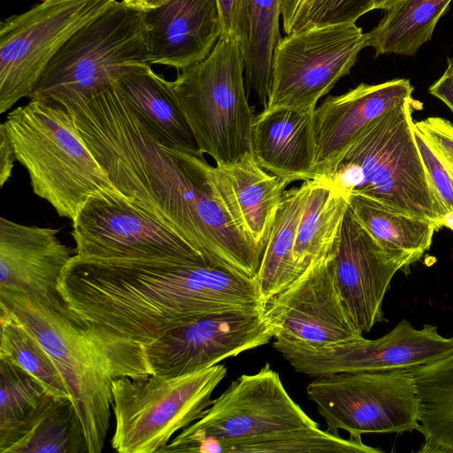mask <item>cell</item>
<instances>
[{
	"label": "cell",
	"mask_w": 453,
	"mask_h": 453,
	"mask_svg": "<svg viewBox=\"0 0 453 453\" xmlns=\"http://www.w3.org/2000/svg\"><path fill=\"white\" fill-rule=\"evenodd\" d=\"M58 291L110 361L114 378L151 375L143 347L197 316L264 309L256 278L202 260L74 255Z\"/></svg>",
	"instance_id": "6da1fadb"
},
{
	"label": "cell",
	"mask_w": 453,
	"mask_h": 453,
	"mask_svg": "<svg viewBox=\"0 0 453 453\" xmlns=\"http://www.w3.org/2000/svg\"><path fill=\"white\" fill-rule=\"evenodd\" d=\"M66 107L109 179L134 204L210 264L232 268L249 257L253 244L226 211L202 152L165 146L115 86Z\"/></svg>",
	"instance_id": "7a4b0ae2"
},
{
	"label": "cell",
	"mask_w": 453,
	"mask_h": 453,
	"mask_svg": "<svg viewBox=\"0 0 453 453\" xmlns=\"http://www.w3.org/2000/svg\"><path fill=\"white\" fill-rule=\"evenodd\" d=\"M415 103L411 98L371 122L316 180L427 220L439 231L446 227V212L415 139Z\"/></svg>",
	"instance_id": "3957f363"
},
{
	"label": "cell",
	"mask_w": 453,
	"mask_h": 453,
	"mask_svg": "<svg viewBox=\"0 0 453 453\" xmlns=\"http://www.w3.org/2000/svg\"><path fill=\"white\" fill-rule=\"evenodd\" d=\"M2 124L33 192L58 216L73 220L92 197L131 199L109 179L66 106L30 99L10 111Z\"/></svg>",
	"instance_id": "277c9868"
},
{
	"label": "cell",
	"mask_w": 453,
	"mask_h": 453,
	"mask_svg": "<svg viewBox=\"0 0 453 453\" xmlns=\"http://www.w3.org/2000/svg\"><path fill=\"white\" fill-rule=\"evenodd\" d=\"M144 64L150 65L145 12L117 1L62 46L30 99L86 103Z\"/></svg>",
	"instance_id": "5b68a950"
},
{
	"label": "cell",
	"mask_w": 453,
	"mask_h": 453,
	"mask_svg": "<svg viewBox=\"0 0 453 453\" xmlns=\"http://www.w3.org/2000/svg\"><path fill=\"white\" fill-rule=\"evenodd\" d=\"M181 71L168 84L199 150L217 166L253 155L256 114L248 101L242 43L220 36L204 60Z\"/></svg>",
	"instance_id": "8992f818"
},
{
	"label": "cell",
	"mask_w": 453,
	"mask_h": 453,
	"mask_svg": "<svg viewBox=\"0 0 453 453\" xmlns=\"http://www.w3.org/2000/svg\"><path fill=\"white\" fill-rule=\"evenodd\" d=\"M5 303L32 332L61 373L81 422L88 453L104 446L112 409L110 361L69 312L23 293L0 291Z\"/></svg>",
	"instance_id": "52a82bcc"
},
{
	"label": "cell",
	"mask_w": 453,
	"mask_h": 453,
	"mask_svg": "<svg viewBox=\"0 0 453 453\" xmlns=\"http://www.w3.org/2000/svg\"><path fill=\"white\" fill-rule=\"evenodd\" d=\"M226 372L225 365L217 364L180 376L115 378L111 448L119 453H160L211 405Z\"/></svg>",
	"instance_id": "ba28073f"
},
{
	"label": "cell",
	"mask_w": 453,
	"mask_h": 453,
	"mask_svg": "<svg viewBox=\"0 0 453 453\" xmlns=\"http://www.w3.org/2000/svg\"><path fill=\"white\" fill-rule=\"evenodd\" d=\"M327 430L350 438L417 430L419 398L411 369L339 372L315 377L306 388Z\"/></svg>",
	"instance_id": "9c48e42d"
},
{
	"label": "cell",
	"mask_w": 453,
	"mask_h": 453,
	"mask_svg": "<svg viewBox=\"0 0 453 453\" xmlns=\"http://www.w3.org/2000/svg\"><path fill=\"white\" fill-rule=\"evenodd\" d=\"M117 0H44L0 24V113L31 97L47 65Z\"/></svg>",
	"instance_id": "30bf717a"
},
{
	"label": "cell",
	"mask_w": 453,
	"mask_h": 453,
	"mask_svg": "<svg viewBox=\"0 0 453 453\" xmlns=\"http://www.w3.org/2000/svg\"><path fill=\"white\" fill-rule=\"evenodd\" d=\"M368 35L356 23L305 28L282 37L273 58L269 96L263 110L314 111L319 100L348 75Z\"/></svg>",
	"instance_id": "8fae6325"
},
{
	"label": "cell",
	"mask_w": 453,
	"mask_h": 453,
	"mask_svg": "<svg viewBox=\"0 0 453 453\" xmlns=\"http://www.w3.org/2000/svg\"><path fill=\"white\" fill-rule=\"evenodd\" d=\"M319 426L291 398L280 374L265 364L233 380L201 417L160 453H188L202 440L231 441Z\"/></svg>",
	"instance_id": "7c38bea8"
},
{
	"label": "cell",
	"mask_w": 453,
	"mask_h": 453,
	"mask_svg": "<svg viewBox=\"0 0 453 453\" xmlns=\"http://www.w3.org/2000/svg\"><path fill=\"white\" fill-rule=\"evenodd\" d=\"M273 348L297 372L319 377L339 372L412 369L453 353V337L441 335L436 326L416 329L406 319L384 336H363L325 345L311 346L275 338Z\"/></svg>",
	"instance_id": "4fadbf2b"
},
{
	"label": "cell",
	"mask_w": 453,
	"mask_h": 453,
	"mask_svg": "<svg viewBox=\"0 0 453 453\" xmlns=\"http://www.w3.org/2000/svg\"><path fill=\"white\" fill-rule=\"evenodd\" d=\"M264 309L204 314L168 330L143 347L151 373L185 375L267 344L274 333Z\"/></svg>",
	"instance_id": "5bb4252c"
},
{
	"label": "cell",
	"mask_w": 453,
	"mask_h": 453,
	"mask_svg": "<svg viewBox=\"0 0 453 453\" xmlns=\"http://www.w3.org/2000/svg\"><path fill=\"white\" fill-rule=\"evenodd\" d=\"M72 222L75 255L79 257L205 261L183 237L131 199L92 197Z\"/></svg>",
	"instance_id": "9a60e30c"
},
{
	"label": "cell",
	"mask_w": 453,
	"mask_h": 453,
	"mask_svg": "<svg viewBox=\"0 0 453 453\" xmlns=\"http://www.w3.org/2000/svg\"><path fill=\"white\" fill-rule=\"evenodd\" d=\"M335 246L265 305L264 316L274 339L325 346L363 336L339 293L334 267Z\"/></svg>",
	"instance_id": "2e32d148"
},
{
	"label": "cell",
	"mask_w": 453,
	"mask_h": 453,
	"mask_svg": "<svg viewBox=\"0 0 453 453\" xmlns=\"http://www.w3.org/2000/svg\"><path fill=\"white\" fill-rule=\"evenodd\" d=\"M414 262L411 254L377 242L349 206L335 246L334 267L344 308L362 334L384 320L382 303L394 275Z\"/></svg>",
	"instance_id": "e0dca14e"
},
{
	"label": "cell",
	"mask_w": 453,
	"mask_h": 453,
	"mask_svg": "<svg viewBox=\"0 0 453 453\" xmlns=\"http://www.w3.org/2000/svg\"><path fill=\"white\" fill-rule=\"evenodd\" d=\"M58 232L0 218V291L27 294L58 310L67 309L58 282L75 250L60 241Z\"/></svg>",
	"instance_id": "ac0fdd59"
},
{
	"label": "cell",
	"mask_w": 453,
	"mask_h": 453,
	"mask_svg": "<svg viewBox=\"0 0 453 453\" xmlns=\"http://www.w3.org/2000/svg\"><path fill=\"white\" fill-rule=\"evenodd\" d=\"M408 79L361 83L339 96H329L314 111L317 145L315 180L374 119L412 98Z\"/></svg>",
	"instance_id": "d6986e66"
},
{
	"label": "cell",
	"mask_w": 453,
	"mask_h": 453,
	"mask_svg": "<svg viewBox=\"0 0 453 453\" xmlns=\"http://www.w3.org/2000/svg\"><path fill=\"white\" fill-rule=\"evenodd\" d=\"M145 18L150 64L177 70L204 60L222 34L217 0H172Z\"/></svg>",
	"instance_id": "ffe728a7"
},
{
	"label": "cell",
	"mask_w": 453,
	"mask_h": 453,
	"mask_svg": "<svg viewBox=\"0 0 453 453\" xmlns=\"http://www.w3.org/2000/svg\"><path fill=\"white\" fill-rule=\"evenodd\" d=\"M211 180L239 230L263 253L287 187L291 183L263 169L250 155L212 166Z\"/></svg>",
	"instance_id": "44dd1931"
},
{
	"label": "cell",
	"mask_w": 453,
	"mask_h": 453,
	"mask_svg": "<svg viewBox=\"0 0 453 453\" xmlns=\"http://www.w3.org/2000/svg\"><path fill=\"white\" fill-rule=\"evenodd\" d=\"M252 153L266 172L290 182L316 177L314 111L263 110L252 127Z\"/></svg>",
	"instance_id": "7402d4cb"
},
{
	"label": "cell",
	"mask_w": 453,
	"mask_h": 453,
	"mask_svg": "<svg viewBox=\"0 0 453 453\" xmlns=\"http://www.w3.org/2000/svg\"><path fill=\"white\" fill-rule=\"evenodd\" d=\"M113 86L167 147L201 152L166 81L150 65L136 66Z\"/></svg>",
	"instance_id": "603a6c76"
},
{
	"label": "cell",
	"mask_w": 453,
	"mask_h": 453,
	"mask_svg": "<svg viewBox=\"0 0 453 453\" xmlns=\"http://www.w3.org/2000/svg\"><path fill=\"white\" fill-rule=\"evenodd\" d=\"M311 180L287 189L279 207L256 277L264 305L301 274L295 263L293 250Z\"/></svg>",
	"instance_id": "cb8c5ba5"
},
{
	"label": "cell",
	"mask_w": 453,
	"mask_h": 453,
	"mask_svg": "<svg viewBox=\"0 0 453 453\" xmlns=\"http://www.w3.org/2000/svg\"><path fill=\"white\" fill-rule=\"evenodd\" d=\"M419 398L418 453H453V353L411 369Z\"/></svg>",
	"instance_id": "d4e9b609"
},
{
	"label": "cell",
	"mask_w": 453,
	"mask_h": 453,
	"mask_svg": "<svg viewBox=\"0 0 453 453\" xmlns=\"http://www.w3.org/2000/svg\"><path fill=\"white\" fill-rule=\"evenodd\" d=\"M348 208L344 193L324 180H311L293 250L300 273L334 247Z\"/></svg>",
	"instance_id": "484cf974"
},
{
	"label": "cell",
	"mask_w": 453,
	"mask_h": 453,
	"mask_svg": "<svg viewBox=\"0 0 453 453\" xmlns=\"http://www.w3.org/2000/svg\"><path fill=\"white\" fill-rule=\"evenodd\" d=\"M452 0H398L367 33L368 47L383 54L413 56L431 40Z\"/></svg>",
	"instance_id": "4316f807"
},
{
	"label": "cell",
	"mask_w": 453,
	"mask_h": 453,
	"mask_svg": "<svg viewBox=\"0 0 453 453\" xmlns=\"http://www.w3.org/2000/svg\"><path fill=\"white\" fill-rule=\"evenodd\" d=\"M188 452L197 453H381L361 439H344L319 426L276 434L231 440H202Z\"/></svg>",
	"instance_id": "83f0119b"
},
{
	"label": "cell",
	"mask_w": 453,
	"mask_h": 453,
	"mask_svg": "<svg viewBox=\"0 0 453 453\" xmlns=\"http://www.w3.org/2000/svg\"><path fill=\"white\" fill-rule=\"evenodd\" d=\"M348 201L358 222L382 246L411 254L416 261L430 249L437 231L431 222L399 213L365 196L349 195Z\"/></svg>",
	"instance_id": "f1b7e54d"
},
{
	"label": "cell",
	"mask_w": 453,
	"mask_h": 453,
	"mask_svg": "<svg viewBox=\"0 0 453 453\" xmlns=\"http://www.w3.org/2000/svg\"><path fill=\"white\" fill-rule=\"evenodd\" d=\"M8 453H88L73 399L50 395Z\"/></svg>",
	"instance_id": "f546056e"
},
{
	"label": "cell",
	"mask_w": 453,
	"mask_h": 453,
	"mask_svg": "<svg viewBox=\"0 0 453 453\" xmlns=\"http://www.w3.org/2000/svg\"><path fill=\"white\" fill-rule=\"evenodd\" d=\"M50 395L35 377L0 358V453H8Z\"/></svg>",
	"instance_id": "4dcf8cb0"
},
{
	"label": "cell",
	"mask_w": 453,
	"mask_h": 453,
	"mask_svg": "<svg viewBox=\"0 0 453 453\" xmlns=\"http://www.w3.org/2000/svg\"><path fill=\"white\" fill-rule=\"evenodd\" d=\"M284 0H250V37L244 51V75L249 90L266 106L275 49L282 38L280 18Z\"/></svg>",
	"instance_id": "1f68e13d"
},
{
	"label": "cell",
	"mask_w": 453,
	"mask_h": 453,
	"mask_svg": "<svg viewBox=\"0 0 453 453\" xmlns=\"http://www.w3.org/2000/svg\"><path fill=\"white\" fill-rule=\"evenodd\" d=\"M0 358L8 359L35 377L54 395L71 394L56 365L32 332L0 302Z\"/></svg>",
	"instance_id": "d6a6232c"
},
{
	"label": "cell",
	"mask_w": 453,
	"mask_h": 453,
	"mask_svg": "<svg viewBox=\"0 0 453 453\" xmlns=\"http://www.w3.org/2000/svg\"><path fill=\"white\" fill-rule=\"evenodd\" d=\"M375 0H312L293 24L289 33L312 27L356 23L374 10Z\"/></svg>",
	"instance_id": "836d02e7"
},
{
	"label": "cell",
	"mask_w": 453,
	"mask_h": 453,
	"mask_svg": "<svg viewBox=\"0 0 453 453\" xmlns=\"http://www.w3.org/2000/svg\"><path fill=\"white\" fill-rule=\"evenodd\" d=\"M414 134L430 182L445 210L446 227L453 231V174L416 128Z\"/></svg>",
	"instance_id": "e575fe53"
},
{
	"label": "cell",
	"mask_w": 453,
	"mask_h": 453,
	"mask_svg": "<svg viewBox=\"0 0 453 453\" xmlns=\"http://www.w3.org/2000/svg\"><path fill=\"white\" fill-rule=\"evenodd\" d=\"M217 3L221 36L239 41L245 51L250 37V0H217Z\"/></svg>",
	"instance_id": "d590c367"
},
{
	"label": "cell",
	"mask_w": 453,
	"mask_h": 453,
	"mask_svg": "<svg viewBox=\"0 0 453 453\" xmlns=\"http://www.w3.org/2000/svg\"><path fill=\"white\" fill-rule=\"evenodd\" d=\"M414 127L441 159L453 168V124L441 117H428L414 122Z\"/></svg>",
	"instance_id": "8d00e7d4"
},
{
	"label": "cell",
	"mask_w": 453,
	"mask_h": 453,
	"mask_svg": "<svg viewBox=\"0 0 453 453\" xmlns=\"http://www.w3.org/2000/svg\"><path fill=\"white\" fill-rule=\"evenodd\" d=\"M442 75L428 88L429 93L442 101L453 112V58H449Z\"/></svg>",
	"instance_id": "74e56055"
},
{
	"label": "cell",
	"mask_w": 453,
	"mask_h": 453,
	"mask_svg": "<svg viewBox=\"0 0 453 453\" xmlns=\"http://www.w3.org/2000/svg\"><path fill=\"white\" fill-rule=\"evenodd\" d=\"M16 157L4 125H0V187L12 176Z\"/></svg>",
	"instance_id": "f35d334b"
},
{
	"label": "cell",
	"mask_w": 453,
	"mask_h": 453,
	"mask_svg": "<svg viewBox=\"0 0 453 453\" xmlns=\"http://www.w3.org/2000/svg\"><path fill=\"white\" fill-rule=\"evenodd\" d=\"M312 0H284L281 11L282 28L287 35L293 24Z\"/></svg>",
	"instance_id": "ab89813d"
},
{
	"label": "cell",
	"mask_w": 453,
	"mask_h": 453,
	"mask_svg": "<svg viewBox=\"0 0 453 453\" xmlns=\"http://www.w3.org/2000/svg\"><path fill=\"white\" fill-rule=\"evenodd\" d=\"M172 0H123L130 7L143 12L159 8Z\"/></svg>",
	"instance_id": "60d3db41"
},
{
	"label": "cell",
	"mask_w": 453,
	"mask_h": 453,
	"mask_svg": "<svg viewBox=\"0 0 453 453\" xmlns=\"http://www.w3.org/2000/svg\"><path fill=\"white\" fill-rule=\"evenodd\" d=\"M398 0H375L374 9L388 10L391 8Z\"/></svg>",
	"instance_id": "b9f144b4"
},
{
	"label": "cell",
	"mask_w": 453,
	"mask_h": 453,
	"mask_svg": "<svg viewBox=\"0 0 453 453\" xmlns=\"http://www.w3.org/2000/svg\"><path fill=\"white\" fill-rule=\"evenodd\" d=\"M42 1H44V0H42Z\"/></svg>",
	"instance_id": "7bdbcfd3"
}]
</instances>
